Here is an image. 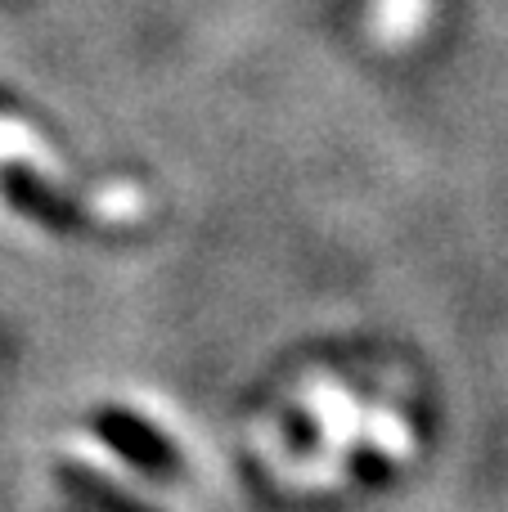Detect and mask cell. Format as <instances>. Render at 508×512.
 I'll use <instances>...</instances> for the list:
<instances>
[{
	"instance_id": "1",
	"label": "cell",
	"mask_w": 508,
	"mask_h": 512,
	"mask_svg": "<svg viewBox=\"0 0 508 512\" xmlns=\"http://www.w3.org/2000/svg\"><path fill=\"white\" fill-rule=\"evenodd\" d=\"M419 18H423V0H383V5H378V27H383L387 36L414 32Z\"/></svg>"
}]
</instances>
